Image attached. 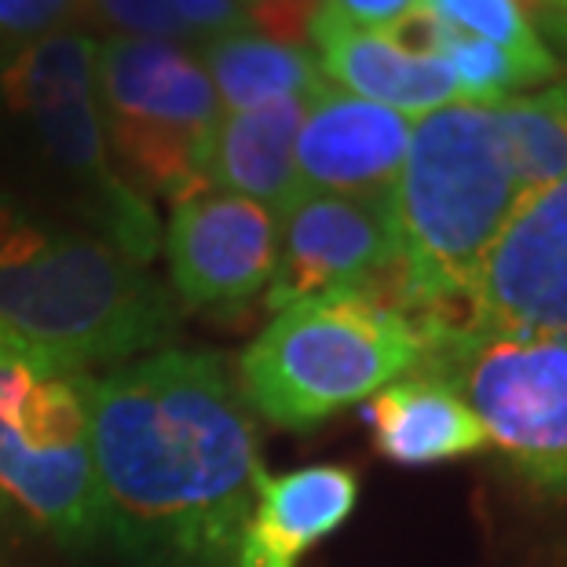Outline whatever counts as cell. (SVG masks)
<instances>
[{
	"label": "cell",
	"instance_id": "cell-3",
	"mask_svg": "<svg viewBox=\"0 0 567 567\" xmlns=\"http://www.w3.org/2000/svg\"><path fill=\"white\" fill-rule=\"evenodd\" d=\"M0 330L84 370L162 352L179 316L168 289L122 249L0 195Z\"/></svg>",
	"mask_w": 567,
	"mask_h": 567
},
{
	"label": "cell",
	"instance_id": "cell-15",
	"mask_svg": "<svg viewBox=\"0 0 567 567\" xmlns=\"http://www.w3.org/2000/svg\"><path fill=\"white\" fill-rule=\"evenodd\" d=\"M363 417L373 432V446L400 465H436L491 446L473 406L451 384L429 373L392 381L367 400Z\"/></svg>",
	"mask_w": 567,
	"mask_h": 567
},
{
	"label": "cell",
	"instance_id": "cell-11",
	"mask_svg": "<svg viewBox=\"0 0 567 567\" xmlns=\"http://www.w3.org/2000/svg\"><path fill=\"white\" fill-rule=\"evenodd\" d=\"M454 330L567 333V176L520 205Z\"/></svg>",
	"mask_w": 567,
	"mask_h": 567
},
{
	"label": "cell",
	"instance_id": "cell-23",
	"mask_svg": "<svg viewBox=\"0 0 567 567\" xmlns=\"http://www.w3.org/2000/svg\"><path fill=\"white\" fill-rule=\"evenodd\" d=\"M176 16V27L184 33L187 48L190 44H209L224 33L249 30L246 11L238 0H168Z\"/></svg>",
	"mask_w": 567,
	"mask_h": 567
},
{
	"label": "cell",
	"instance_id": "cell-24",
	"mask_svg": "<svg viewBox=\"0 0 567 567\" xmlns=\"http://www.w3.org/2000/svg\"><path fill=\"white\" fill-rule=\"evenodd\" d=\"M333 16H341L344 22L352 27H363V30H381L389 22L403 19L406 11H414L421 0H322Z\"/></svg>",
	"mask_w": 567,
	"mask_h": 567
},
{
	"label": "cell",
	"instance_id": "cell-5",
	"mask_svg": "<svg viewBox=\"0 0 567 567\" xmlns=\"http://www.w3.org/2000/svg\"><path fill=\"white\" fill-rule=\"evenodd\" d=\"M0 494L66 542L103 535L89 378L0 330Z\"/></svg>",
	"mask_w": 567,
	"mask_h": 567
},
{
	"label": "cell",
	"instance_id": "cell-20",
	"mask_svg": "<svg viewBox=\"0 0 567 567\" xmlns=\"http://www.w3.org/2000/svg\"><path fill=\"white\" fill-rule=\"evenodd\" d=\"M436 55L446 63V70H451L457 103L494 106V103L513 100V95L538 89V84H549L530 66H524L516 55L505 52V48L454 33V30H446L443 22H440V38H436Z\"/></svg>",
	"mask_w": 567,
	"mask_h": 567
},
{
	"label": "cell",
	"instance_id": "cell-21",
	"mask_svg": "<svg viewBox=\"0 0 567 567\" xmlns=\"http://www.w3.org/2000/svg\"><path fill=\"white\" fill-rule=\"evenodd\" d=\"M81 19H89L106 38H147L187 44L168 0H81Z\"/></svg>",
	"mask_w": 567,
	"mask_h": 567
},
{
	"label": "cell",
	"instance_id": "cell-25",
	"mask_svg": "<svg viewBox=\"0 0 567 567\" xmlns=\"http://www.w3.org/2000/svg\"><path fill=\"white\" fill-rule=\"evenodd\" d=\"M538 33H542V38H553V41H560V44L567 48V19H560V16H549V19H542V22H538Z\"/></svg>",
	"mask_w": 567,
	"mask_h": 567
},
{
	"label": "cell",
	"instance_id": "cell-18",
	"mask_svg": "<svg viewBox=\"0 0 567 567\" xmlns=\"http://www.w3.org/2000/svg\"><path fill=\"white\" fill-rule=\"evenodd\" d=\"M527 202L567 176V78L494 103Z\"/></svg>",
	"mask_w": 567,
	"mask_h": 567
},
{
	"label": "cell",
	"instance_id": "cell-10",
	"mask_svg": "<svg viewBox=\"0 0 567 567\" xmlns=\"http://www.w3.org/2000/svg\"><path fill=\"white\" fill-rule=\"evenodd\" d=\"M165 257L176 297L187 308H246L275 275L279 213L224 190H202L173 205Z\"/></svg>",
	"mask_w": 567,
	"mask_h": 567
},
{
	"label": "cell",
	"instance_id": "cell-16",
	"mask_svg": "<svg viewBox=\"0 0 567 567\" xmlns=\"http://www.w3.org/2000/svg\"><path fill=\"white\" fill-rule=\"evenodd\" d=\"M305 106L308 95H297V100L252 106V111L220 114L209 151V190H224L282 213L300 195L293 151Z\"/></svg>",
	"mask_w": 567,
	"mask_h": 567
},
{
	"label": "cell",
	"instance_id": "cell-14",
	"mask_svg": "<svg viewBox=\"0 0 567 567\" xmlns=\"http://www.w3.org/2000/svg\"><path fill=\"white\" fill-rule=\"evenodd\" d=\"M359 502V476L348 465H305L264 476L252 502L235 567H297L300 557L333 535Z\"/></svg>",
	"mask_w": 567,
	"mask_h": 567
},
{
	"label": "cell",
	"instance_id": "cell-1",
	"mask_svg": "<svg viewBox=\"0 0 567 567\" xmlns=\"http://www.w3.org/2000/svg\"><path fill=\"white\" fill-rule=\"evenodd\" d=\"M89 432L103 535L158 567L235 560L264 468L220 359L162 348L89 378Z\"/></svg>",
	"mask_w": 567,
	"mask_h": 567
},
{
	"label": "cell",
	"instance_id": "cell-28",
	"mask_svg": "<svg viewBox=\"0 0 567 567\" xmlns=\"http://www.w3.org/2000/svg\"><path fill=\"white\" fill-rule=\"evenodd\" d=\"M238 4H243V11H246L249 4H260V0H238Z\"/></svg>",
	"mask_w": 567,
	"mask_h": 567
},
{
	"label": "cell",
	"instance_id": "cell-27",
	"mask_svg": "<svg viewBox=\"0 0 567 567\" xmlns=\"http://www.w3.org/2000/svg\"><path fill=\"white\" fill-rule=\"evenodd\" d=\"M553 16H560V19H567V0H557V4H553ZM549 19V16H546ZM542 22V19H538ZM538 22H535V27H538Z\"/></svg>",
	"mask_w": 567,
	"mask_h": 567
},
{
	"label": "cell",
	"instance_id": "cell-9",
	"mask_svg": "<svg viewBox=\"0 0 567 567\" xmlns=\"http://www.w3.org/2000/svg\"><path fill=\"white\" fill-rule=\"evenodd\" d=\"M395 271V227L389 198L300 195L279 213V257L268 305L282 311L300 300L373 297Z\"/></svg>",
	"mask_w": 567,
	"mask_h": 567
},
{
	"label": "cell",
	"instance_id": "cell-6",
	"mask_svg": "<svg viewBox=\"0 0 567 567\" xmlns=\"http://www.w3.org/2000/svg\"><path fill=\"white\" fill-rule=\"evenodd\" d=\"M95 95L111 162L117 158L136 195L179 205L209 190V151L224 111L187 44L100 41Z\"/></svg>",
	"mask_w": 567,
	"mask_h": 567
},
{
	"label": "cell",
	"instance_id": "cell-4",
	"mask_svg": "<svg viewBox=\"0 0 567 567\" xmlns=\"http://www.w3.org/2000/svg\"><path fill=\"white\" fill-rule=\"evenodd\" d=\"M421 363L425 333L403 311L373 297H322L275 311L238 359V389L264 421L300 432L373 400Z\"/></svg>",
	"mask_w": 567,
	"mask_h": 567
},
{
	"label": "cell",
	"instance_id": "cell-7",
	"mask_svg": "<svg viewBox=\"0 0 567 567\" xmlns=\"http://www.w3.org/2000/svg\"><path fill=\"white\" fill-rule=\"evenodd\" d=\"M100 41L78 27L22 48L0 66V92L27 117L48 162L78 190L95 235L128 260L147 264L158 252V220L151 202L136 195L106 151L100 95H95Z\"/></svg>",
	"mask_w": 567,
	"mask_h": 567
},
{
	"label": "cell",
	"instance_id": "cell-8",
	"mask_svg": "<svg viewBox=\"0 0 567 567\" xmlns=\"http://www.w3.org/2000/svg\"><path fill=\"white\" fill-rule=\"evenodd\" d=\"M417 373L473 406L491 446L530 487L567 494V333L436 330Z\"/></svg>",
	"mask_w": 567,
	"mask_h": 567
},
{
	"label": "cell",
	"instance_id": "cell-12",
	"mask_svg": "<svg viewBox=\"0 0 567 567\" xmlns=\"http://www.w3.org/2000/svg\"><path fill=\"white\" fill-rule=\"evenodd\" d=\"M414 122L322 81L308 95L297 132L300 190L344 198H392Z\"/></svg>",
	"mask_w": 567,
	"mask_h": 567
},
{
	"label": "cell",
	"instance_id": "cell-13",
	"mask_svg": "<svg viewBox=\"0 0 567 567\" xmlns=\"http://www.w3.org/2000/svg\"><path fill=\"white\" fill-rule=\"evenodd\" d=\"M308 48L330 84L359 100L389 106L410 122L457 103L454 78L440 55L406 52L384 30L352 27L326 4L311 27Z\"/></svg>",
	"mask_w": 567,
	"mask_h": 567
},
{
	"label": "cell",
	"instance_id": "cell-26",
	"mask_svg": "<svg viewBox=\"0 0 567 567\" xmlns=\"http://www.w3.org/2000/svg\"><path fill=\"white\" fill-rule=\"evenodd\" d=\"M516 4H520V8L527 11V19H530V22H538V19L553 16V4H557V0H516Z\"/></svg>",
	"mask_w": 567,
	"mask_h": 567
},
{
	"label": "cell",
	"instance_id": "cell-19",
	"mask_svg": "<svg viewBox=\"0 0 567 567\" xmlns=\"http://www.w3.org/2000/svg\"><path fill=\"white\" fill-rule=\"evenodd\" d=\"M421 8L436 22H443L446 30L505 48L549 84L564 78L560 55L553 52L549 41L542 38L516 0H421Z\"/></svg>",
	"mask_w": 567,
	"mask_h": 567
},
{
	"label": "cell",
	"instance_id": "cell-17",
	"mask_svg": "<svg viewBox=\"0 0 567 567\" xmlns=\"http://www.w3.org/2000/svg\"><path fill=\"white\" fill-rule=\"evenodd\" d=\"M198 63L224 114L311 95L326 81L311 48L279 44L257 30L224 33V38L202 44Z\"/></svg>",
	"mask_w": 567,
	"mask_h": 567
},
{
	"label": "cell",
	"instance_id": "cell-22",
	"mask_svg": "<svg viewBox=\"0 0 567 567\" xmlns=\"http://www.w3.org/2000/svg\"><path fill=\"white\" fill-rule=\"evenodd\" d=\"M81 19V0H0V66L22 48L70 30Z\"/></svg>",
	"mask_w": 567,
	"mask_h": 567
},
{
	"label": "cell",
	"instance_id": "cell-2",
	"mask_svg": "<svg viewBox=\"0 0 567 567\" xmlns=\"http://www.w3.org/2000/svg\"><path fill=\"white\" fill-rule=\"evenodd\" d=\"M524 202L494 106L451 103L417 117L389 198L395 271L373 300L425 337L462 326L480 271Z\"/></svg>",
	"mask_w": 567,
	"mask_h": 567
}]
</instances>
